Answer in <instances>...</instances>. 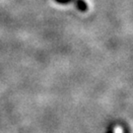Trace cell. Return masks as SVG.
Instances as JSON below:
<instances>
[{"label":"cell","instance_id":"cell-1","mask_svg":"<svg viewBox=\"0 0 133 133\" xmlns=\"http://www.w3.org/2000/svg\"><path fill=\"white\" fill-rule=\"evenodd\" d=\"M114 133H122V130H121V128H115V132Z\"/></svg>","mask_w":133,"mask_h":133}]
</instances>
